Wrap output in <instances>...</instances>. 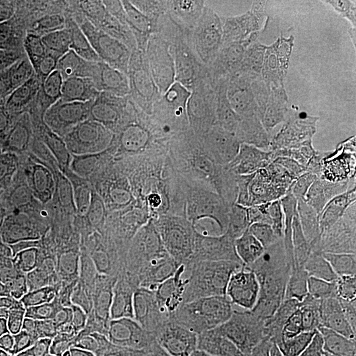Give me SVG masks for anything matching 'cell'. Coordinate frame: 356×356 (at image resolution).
<instances>
[{
	"label": "cell",
	"instance_id": "cell-21",
	"mask_svg": "<svg viewBox=\"0 0 356 356\" xmlns=\"http://www.w3.org/2000/svg\"><path fill=\"white\" fill-rule=\"evenodd\" d=\"M139 57L143 64L140 99L170 120L178 123H204L160 53L147 47L141 48Z\"/></svg>",
	"mask_w": 356,
	"mask_h": 356
},
{
	"label": "cell",
	"instance_id": "cell-25",
	"mask_svg": "<svg viewBox=\"0 0 356 356\" xmlns=\"http://www.w3.org/2000/svg\"><path fill=\"white\" fill-rule=\"evenodd\" d=\"M32 48L28 35L0 47V99L35 101L38 79Z\"/></svg>",
	"mask_w": 356,
	"mask_h": 356
},
{
	"label": "cell",
	"instance_id": "cell-36",
	"mask_svg": "<svg viewBox=\"0 0 356 356\" xmlns=\"http://www.w3.org/2000/svg\"><path fill=\"white\" fill-rule=\"evenodd\" d=\"M4 207H7V202H3V201H0V209H4Z\"/></svg>",
	"mask_w": 356,
	"mask_h": 356
},
{
	"label": "cell",
	"instance_id": "cell-32",
	"mask_svg": "<svg viewBox=\"0 0 356 356\" xmlns=\"http://www.w3.org/2000/svg\"><path fill=\"white\" fill-rule=\"evenodd\" d=\"M41 116L44 114L36 101L0 99V143L13 138Z\"/></svg>",
	"mask_w": 356,
	"mask_h": 356
},
{
	"label": "cell",
	"instance_id": "cell-16",
	"mask_svg": "<svg viewBox=\"0 0 356 356\" xmlns=\"http://www.w3.org/2000/svg\"><path fill=\"white\" fill-rule=\"evenodd\" d=\"M193 124L170 120L140 99L120 115L113 140L120 145L127 161L143 154L182 157Z\"/></svg>",
	"mask_w": 356,
	"mask_h": 356
},
{
	"label": "cell",
	"instance_id": "cell-30",
	"mask_svg": "<svg viewBox=\"0 0 356 356\" xmlns=\"http://www.w3.org/2000/svg\"><path fill=\"white\" fill-rule=\"evenodd\" d=\"M33 234L22 229L7 207L0 209V280L23 254Z\"/></svg>",
	"mask_w": 356,
	"mask_h": 356
},
{
	"label": "cell",
	"instance_id": "cell-26",
	"mask_svg": "<svg viewBox=\"0 0 356 356\" xmlns=\"http://www.w3.org/2000/svg\"><path fill=\"white\" fill-rule=\"evenodd\" d=\"M38 334V310L0 300V356H29Z\"/></svg>",
	"mask_w": 356,
	"mask_h": 356
},
{
	"label": "cell",
	"instance_id": "cell-37",
	"mask_svg": "<svg viewBox=\"0 0 356 356\" xmlns=\"http://www.w3.org/2000/svg\"><path fill=\"white\" fill-rule=\"evenodd\" d=\"M144 346H145V344H144ZM145 353H147V355L152 356V355H149V350H148V348H147V346H145ZM156 356H160V355H156Z\"/></svg>",
	"mask_w": 356,
	"mask_h": 356
},
{
	"label": "cell",
	"instance_id": "cell-24",
	"mask_svg": "<svg viewBox=\"0 0 356 356\" xmlns=\"http://www.w3.org/2000/svg\"><path fill=\"white\" fill-rule=\"evenodd\" d=\"M260 3L282 26L301 40L312 64L317 40L332 26V0H264Z\"/></svg>",
	"mask_w": 356,
	"mask_h": 356
},
{
	"label": "cell",
	"instance_id": "cell-10",
	"mask_svg": "<svg viewBox=\"0 0 356 356\" xmlns=\"http://www.w3.org/2000/svg\"><path fill=\"white\" fill-rule=\"evenodd\" d=\"M182 159L200 185H213L241 194L259 191L254 149L206 123L191 126Z\"/></svg>",
	"mask_w": 356,
	"mask_h": 356
},
{
	"label": "cell",
	"instance_id": "cell-4",
	"mask_svg": "<svg viewBox=\"0 0 356 356\" xmlns=\"http://www.w3.org/2000/svg\"><path fill=\"white\" fill-rule=\"evenodd\" d=\"M289 108L306 159L325 191L351 164L342 92L318 67L309 66L296 82Z\"/></svg>",
	"mask_w": 356,
	"mask_h": 356
},
{
	"label": "cell",
	"instance_id": "cell-2",
	"mask_svg": "<svg viewBox=\"0 0 356 356\" xmlns=\"http://www.w3.org/2000/svg\"><path fill=\"white\" fill-rule=\"evenodd\" d=\"M254 151L257 195L282 222L300 231L322 189L297 136L289 104L276 98L263 103Z\"/></svg>",
	"mask_w": 356,
	"mask_h": 356
},
{
	"label": "cell",
	"instance_id": "cell-12",
	"mask_svg": "<svg viewBox=\"0 0 356 356\" xmlns=\"http://www.w3.org/2000/svg\"><path fill=\"white\" fill-rule=\"evenodd\" d=\"M254 51L264 65L277 101L291 104L293 90L310 57L301 40L275 19L260 1H243Z\"/></svg>",
	"mask_w": 356,
	"mask_h": 356
},
{
	"label": "cell",
	"instance_id": "cell-6",
	"mask_svg": "<svg viewBox=\"0 0 356 356\" xmlns=\"http://www.w3.org/2000/svg\"><path fill=\"white\" fill-rule=\"evenodd\" d=\"M269 207L254 194L200 185L185 204L178 238L232 267L259 239Z\"/></svg>",
	"mask_w": 356,
	"mask_h": 356
},
{
	"label": "cell",
	"instance_id": "cell-18",
	"mask_svg": "<svg viewBox=\"0 0 356 356\" xmlns=\"http://www.w3.org/2000/svg\"><path fill=\"white\" fill-rule=\"evenodd\" d=\"M310 66L318 67L342 92L350 127L351 163L356 165V48L330 26L317 40Z\"/></svg>",
	"mask_w": 356,
	"mask_h": 356
},
{
	"label": "cell",
	"instance_id": "cell-20",
	"mask_svg": "<svg viewBox=\"0 0 356 356\" xmlns=\"http://www.w3.org/2000/svg\"><path fill=\"white\" fill-rule=\"evenodd\" d=\"M83 79L97 106L124 114L140 101L143 64L140 57H127L83 72Z\"/></svg>",
	"mask_w": 356,
	"mask_h": 356
},
{
	"label": "cell",
	"instance_id": "cell-33",
	"mask_svg": "<svg viewBox=\"0 0 356 356\" xmlns=\"http://www.w3.org/2000/svg\"><path fill=\"white\" fill-rule=\"evenodd\" d=\"M332 26L356 48V0H332Z\"/></svg>",
	"mask_w": 356,
	"mask_h": 356
},
{
	"label": "cell",
	"instance_id": "cell-35",
	"mask_svg": "<svg viewBox=\"0 0 356 356\" xmlns=\"http://www.w3.org/2000/svg\"><path fill=\"white\" fill-rule=\"evenodd\" d=\"M0 201L7 202V200H6V197H4V178H3L1 168H0Z\"/></svg>",
	"mask_w": 356,
	"mask_h": 356
},
{
	"label": "cell",
	"instance_id": "cell-13",
	"mask_svg": "<svg viewBox=\"0 0 356 356\" xmlns=\"http://www.w3.org/2000/svg\"><path fill=\"white\" fill-rule=\"evenodd\" d=\"M70 145L56 116H41L13 138L0 143L4 197L10 198L31 178L56 163Z\"/></svg>",
	"mask_w": 356,
	"mask_h": 356
},
{
	"label": "cell",
	"instance_id": "cell-17",
	"mask_svg": "<svg viewBox=\"0 0 356 356\" xmlns=\"http://www.w3.org/2000/svg\"><path fill=\"white\" fill-rule=\"evenodd\" d=\"M83 282L120 334L136 337L140 332L144 310L136 301L126 276L107 266L91 248Z\"/></svg>",
	"mask_w": 356,
	"mask_h": 356
},
{
	"label": "cell",
	"instance_id": "cell-9",
	"mask_svg": "<svg viewBox=\"0 0 356 356\" xmlns=\"http://www.w3.org/2000/svg\"><path fill=\"white\" fill-rule=\"evenodd\" d=\"M166 24L186 51L248 86L267 102L275 98L259 56L244 49L219 26L201 1H169L163 6Z\"/></svg>",
	"mask_w": 356,
	"mask_h": 356
},
{
	"label": "cell",
	"instance_id": "cell-5",
	"mask_svg": "<svg viewBox=\"0 0 356 356\" xmlns=\"http://www.w3.org/2000/svg\"><path fill=\"white\" fill-rule=\"evenodd\" d=\"M202 122L254 149L263 101L238 79L172 41L159 51Z\"/></svg>",
	"mask_w": 356,
	"mask_h": 356
},
{
	"label": "cell",
	"instance_id": "cell-7",
	"mask_svg": "<svg viewBox=\"0 0 356 356\" xmlns=\"http://www.w3.org/2000/svg\"><path fill=\"white\" fill-rule=\"evenodd\" d=\"M188 201L128 204L118 200L91 220L88 227L90 248L107 266L127 276L145 254L178 238Z\"/></svg>",
	"mask_w": 356,
	"mask_h": 356
},
{
	"label": "cell",
	"instance_id": "cell-28",
	"mask_svg": "<svg viewBox=\"0 0 356 356\" xmlns=\"http://www.w3.org/2000/svg\"><path fill=\"white\" fill-rule=\"evenodd\" d=\"M119 118V115L95 104L94 110L78 128L74 140L70 144L81 165H85L94 153L113 140L115 126Z\"/></svg>",
	"mask_w": 356,
	"mask_h": 356
},
{
	"label": "cell",
	"instance_id": "cell-14",
	"mask_svg": "<svg viewBox=\"0 0 356 356\" xmlns=\"http://www.w3.org/2000/svg\"><path fill=\"white\" fill-rule=\"evenodd\" d=\"M81 173L82 165L76 154L67 151L16 191L7 204V211L22 229L36 232L51 225V216L78 186Z\"/></svg>",
	"mask_w": 356,
	"mask_h": 356
},
{
	"label": "cell",
	"instance_id": "cell-19",
	"mask_svg": "<svg viewBox=\"0 0 356 356\" xmlns=\"http://www.w3.org/2000/svg\"><path fill=\"white\" fill-rule=\"evenodd\" d=\"M127 159L120 145L108 141L82 166L79 185H83L88 227L104 209L116 202L123 194V179Z\"/></svg>",
	"mask_w": 356,
	"mask_h": 356
},
{
	"label": "cell",
	"instance_id": "cell-31",
	"mask_svg": "<svg viewBox=\"0 0 356 356\" xmlns=\"http://www.w3.org/2000/svg\"><path fill=\"white\" fill-rule=\"evenodd\" d=\"M33 24V7L26 1L0 0V47L24 38Z\"/></svg>",
	"mask_w": 356,
	"mask_h": 356
},
{
	"label": "cell",
	"instance_id": "cell-29",
	"mask_svg": "<svg viewBox=\"0 0 356 356\" xmlns=\"http://www.w3.org/2000/svg\"><path fill=\"white\" fill-rule=\"evenodd\" d=\"M53 356H110L102 341L82 327H69L51 342Z\"/></svg>",
	"mask_w": 356,
	"mask_h": 356
},
{
	"label": "cell",
	"instance_id": "cell-34",
	"mask_svg": "<svg viewBox=\"0 0 356 356\" xmlns=\"http://www.w3.org/2000/svg\"><path fill=\"white\" fill-rule=\"evenodd\" d=\"M114 356H136L132 355V353H129L126 347L123 346H116L115 348Z\"/></svg>",
	"mask_w": 356,
	"mask_h": 356
},
{
	"label": "cell",
	"instance_id": "cell-22",
	"mask_svg": "<svg viewBox=\"0 0 356 356\" xmlns=\"http://www.w3.org/2000/svg\"><path fill=\"white\" fill-rule=\"evenodd\" d=\"M47 95L70 145L78 128L95 107L83 74L69 66H54L47 81Z\"/></svg>",
	"mask_w": 356,
	"mask_h": 356
},
{
	"label": "cell",
	"instance_id": "cell-1",
	"mask_svg": "<svg viewBox=\"0 0 356 356\" xmlns=\"http://www.w3.org/2000/svg\"><path fill=\"white\" fill-rule=\"evenodd\" d=\"M222 292L235 305L259 310L327 305L335 298L307 266L298 231L270 209L259 239L227 268Z\"/></svg>",
	"mask_w": 356,
	"mask_h": 356
},
{
	"label": "cell",
	"instance_id": "cell-27",
	"mask_svg": "<svg viewBox=\"0 0 356 356\" xmlns=\"http://www.w3.org/2000/svg\"><path fill=\"white\" fill-rule=\"evenodd\" d=\"M132 41L122 28L95 29L78 38L72 48V61L78 66L92 67L115 63L129 57Z\"/></svg>",
	"mask_w": 356,
	"mask_h": 356
},
{
	"label": "cell",
	"instance_id": "cell-23",
	"mask_svg": "<svg viewBox=\"0 0 356 356\" xmlns=\"http://www.w3.org/2000/svg\"><path fill=\"white\" fill-rule=\"evenodd\" d=\"M210 302L182 309L144 310L139 332L143 343L161 355L177 353L191 341Z\"/></svg>",
	"mask_w": 356,
	"mask_h": 356
},
{
	"label": "cell",
	"instance_id": "cell-15",
	"mask_svg": "<svg viewBox=\"0 0 356 356\" xmlns=\"http://www.w3.org/2000/svg\"><path fill=\"white\" fill-rule=\"evenodd\" d=\"M200 188L179 156L143 154L128 160L119 200L128 204H173Z\"/></svg>",
	"mask_w": 356,
	"mask_h": 356
},
{
	"label": "cell",
	"instance_id": "cell-8",
	"mask_svg": "<svg viewBox=\"0 0 356 356\" xmlns=\"http://www.w3.org/2000/svg\"><path fill=\"white\" fill-rule=\"evenodd\" d=\"M301 241L314 270L332 286L356 270V165L350 164L306 214Z\"/></svg>",
	"mask_w": 356,
	"mask_h": 356
},
{
	"label": "cell",
	"instance_id": "cell-11",
	"mask_svg": "<svg viewBox=\"0 0 356 356\" xmlns=\"http://www.w3.org/2000/svg\"><path fill=\"white\" fill-rule=\"evenodd\" d=\"M64 276L61 234L51 223L38 229L26 250L0 280V300L35 310L57 297Z\"/></svg>",
	"mask_w": 356,
	"mask_h": 356
},
{
	"label": "cell",
	"instance_id": "cell-3",
	"mask_svg": "<svg viewBox=\"0 0 356 356\" xmlns=\"http://www.w3.org/2000/svg\"><path fill=\"white\" fill-rule=\"evenodd\" d=\"M227 267L181 238L145 254L126 276L143 310L201 306L220 292Z\"/></svg>",
	"mask_w": 356,
	"mask_h": 356
}]
</instances>
